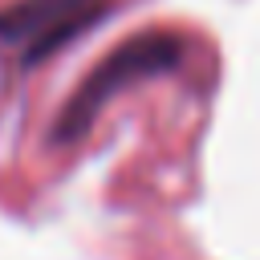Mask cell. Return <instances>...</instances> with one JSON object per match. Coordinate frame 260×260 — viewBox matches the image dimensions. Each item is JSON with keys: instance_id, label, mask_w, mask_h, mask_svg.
I'll return each instance as SVG.
<instances>
[{"instance_id": "1", "label": "cell", "mask_w": 260, "mask_h": 260, "mask_svg": "<svg viewBox=\"0 0 260 260\" xmlns=\"http://www.w3.org/2000/svg\"><path fill=\"white\" fill-rule=\"evenodd\" d=\"M183 57V41L175 32H162V28H142L134 37H126L122 45H114L89 73L85 81L73 89V98L61 106L57 122H53V142H73L89 130V122L102 114V106L122 93L126 85L142 81V77H154V73H167L175 69Z\"/></svg>"}, {"instance_id": "2", "label": "cell", "mask_w": 260, "mask_h": 260, "mask_svg": "<svg viewBox=\"0 0 260 260\" xmlns=\"http://www.w3.org/2000/svg\"><path fill=\"white\" fill-rule=\"evenodd\" d=\"M102 12L106 0H12L0 8V41L16 45L24 61H41Z\"/></svg>"}]
</instances>
